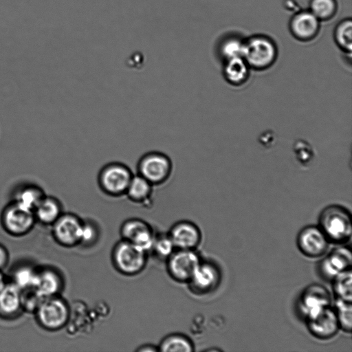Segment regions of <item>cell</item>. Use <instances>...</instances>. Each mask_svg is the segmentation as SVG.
Instances as JSON below:
<instances>
[{
    "label": "cell",
    "mask_w": 352,
    "mask_h": 352,
    "mask_svg": "<svg viewBox=\"0 0 352 352\" xmlns=\"http://www.w3.org/2000/svg\"><path fill=\"white\" fill-rule=\"evenodd\" d=\"M21 291L18 287L9 280L0 291V319L15 320L23 313L21 307Z\"/></svg>",
    "instance_id": "cell-19"
},
{
    "label": "cell",
    "mask_w": 352,
    "mask_h": 352,
    "mask_svg": "<svg viewBox=\"0 0 352 352\" xmlns=\"http://www.w3.org/2000/svg\"><path fill=\"white\" fill-rule=\"evenodd\" d=\"M8 282V275L3 272V270H0V291L4 287Z\"/></svg>",
    "instance_id": "cell-35"
},
{
    "label": "cell",
    "mask_w": 352,
    "mask_h": 352,
    "mask_svg": "<svg viewBox=\"0 0 352 352\" xmlns=\"http://www.w3.org/2000/svg\"><path fill=\"white\" fill-rule=\"evenodd\" d=\"M38 325L43 329L54 332L65 327L70 307L60 295L45 298L33 314Z\"/></svg>",
    "instance_id": "cell-3"
},
{
    "label": "cell",
    "mask_w": 352,
    "mask_h": 352,
    "mask_svg": "<svg viewBox=\"0 0 352 352\" xmlns=\"http://www.w3.org/2000/svg\"><path fill=\"white\" fill-rule=\"evenodd\" d=\"M245 39L236 35H230L221 41L218 53L223 60L243 56Z\"/></svg>",
    "instance_id": "cell-27"
},
{
    "label": "cell",
    "mask_w": 352,
    "mask_h": 352,
    "mask_svg": "<svg viewBox=\"0 0 352 352\" xmlns=\"http://www.w3.org/2000/svg\"><path fill=\"white\" fill-rule=\"evenodd\" d=\"M320 22L309 9L297 10L289 21V29L298 41H311L319 34Z\"/></svg>",
    "instance_id": "cell-14"
},
{
    "label": "cell",
    "mask_w": 352,
    "mask_h": 352,
    "mask_svg": "<svg viewBox=\"0 0 352 352\" xmlns=\"http://www.w3.org/2000/svg\"><path fill=\"white\" fill-rule=\"evenodd\" d=\"M168 236L177 249L195 250L201 240L200 230L190 221H180L174 225Z\"/></svg>",
    "instance_id": "cell-18"
},
{
    "label": "cell",
    "mask_w": 352,
    "mask_h": 352,
    "mask_svg": "<svg viewBox=\"0 0 352 352\" xmlns=\"http://www.w3.org/2000/svg\"><path fill=\"white\" fill-rule=\"evenodd\" d=\"M138 174L151 184L160 185L166 182L171 175L173 162L165 153L152 151L144 153L137 164Z\"/></svg>",
    "instance_id": "cell-6"
},
{
    "label": "cell",
    "mask_w": 352,
    "mask_h": 352,
    "mask_svg": "<svg viewBox=\"0 0 352 352\" xmlns=\"http://www.w3.org/2000/svg\"><path fill=\"white\" fill-rule=\"evenodd\" d=\"M45 195L44 190L39 185L32 182H23L14 188L11 201L33 211Z\"/></svg>",
    "instance_id": "cell-22"
},
{
    "label": "cell",
    "mask_w": 352,
    "mask_h": 352,
    "mask_svg": "<svg viewBox=\"0 0 352 352\" xmlns=\"http://www.w3.org/2000/svg\"><path fill=\"white\" fill-rule=\"evenodd\" d=\"M158 351V347L155 348V346L152 345H144L141 348L138 349V351Z\"/></svg>",
    "instance_id": "cell-36"
},
{
    "label": "cell",
    "mask_w": 352,
    "mask_h": 352,
    "mask_svg": "<svg viewBox=\"0 0 352 352\" xmlns=\"http://www.w3.org/2000/svg\"><path fill=\"white\" fill-rule=\"evenodd\" d=\"M318 227L330 243L342 244L348 242L352 235L351 213L342 206L329 205L320 213Z\"/></svg>",
    "instance_id": "cell-1"
},
{
    "label": "cell",
    "mask_w": 352,
    "mask_h": 352,
    "mask_svg": "<svg viewBox=\"0 0 352 352\" xmlns=\"http://www.w3.org/2000/svg\"><path fill=\"white\" fill-rule=\"evenodd\" d=\"M44 298L34 287L21 291V301L23 312L34 314Z\"/></svg>",
    "instance_id": "cell-31"
},
{
    "label": "cell",
    "mask_w": 352,
    "mask_h": 352,
    "mask_svg": "<svg viewBox=\"0 0 352 352\" xmlns=\"http://www.w3.org/2000/svg\"><path fill=\"white\" fill-rule=\"evenodd\" d=\"M278 53L276 43L267 35L254 34L245 39L243 57L251 69H268L275 63Z\"/></svg>",
    "instance_id": "cell-2"
},
{
    "label": "cell",
    "mask_w": 352,
    "mask_h": 352,
    "mask_svg": "<svg viewBox=\"0 0 352 352\" xmlns=\"http://www.w3.org/2000/svg\"><path fill=\"white\" fill-rule=\"evenodd\" d=\"M305 320L309 333L319 340L331 339L340 329L335 310L330 306L307 316Z\"/></svg>",
    "instance_id": "cell-10"
},
{
    "label": "cell",
    "mask_w": 352,
    "mask_h": 352,
    "mask_svg": "<svg viewBox=\"0 0 352 352\" xmlns=\"http://www.w3.org/2000/svg\"><path fill=\"white\" fill-rule=\"evenodd\" d=\"M352 253L347 246L334 248L319 263V273L325 280L331 281L338 274L351 269Z\"/></svg>",
    "instance_id": "cell-15"
},
{
    "label": "cell",
    "mask_w": 352,
    "mask_h": 352,
    "mask_svg": "<svg viewBox=\"0 0 352 352\" xmlns=\"http://www.w3.org/2000/svg\"><path fill=\"white\" fill-rule=\"evenodd\" d=\"M329 241L318 226H308L302 228L296 238L300 252L307 257L319 258L327 251Z\"/></svg>",
    "instance_id": "cell-11"
},
{
    "label": "cell",
    "mask_w": 352,
    "mask_h": 352,
    "mask_svg": "<svg viewBox=\"0 0 352 352\" xmlns=\"http://www.w3.org/2000/svg\"><path fill=\"white\" fill-rule=\"evenodd\" d=\"M335 312L338 318L340 329L350 333L352 325L351 302L336 298Z\"/></svg>",
    "instance_id": "cell-30"
},
{
    "label": "cell",
    "mask_w": 352,
    "mask_h": 352,
    "mask_svg": "<svg viewBox=\"0 0 352 352\" xmlns=\"http://www.w3.org/2000/svg\"><path fill=\"white\" fill-rule=\"evenodd\" d=\"M200 262L195 250L177 249L167 258V269L174 280L188 283Z\"/></svg>",
    "instance_id": "cell-9"
},
{
    "label": "cell",
    "mask_w": 352,
    "mask_h": 352,
    "mask_svg": "<svg viewBox=\"0 0 352 352\" xmlns=\"http://www.w3.org/2000/svg\"><path fill=\"white\" fill-rule=\"evenodd\" d=\"M331 301L329 291L321 284L313 283L307 286L302 292L298 307L302 315L307 318L330 306Z\"/></svg>",
    "instance_id": "cell-13"
},
{
    "label": "cell",
    "mask_w": 352,
    "mask_h": 352,
    "mask_svg": "<svg viewBox=\"0 0 352 352\" xmlns=\"http://www.w3.org/2000/svg\"><path fill=\"white\" fill-rule=\"evenodd\" d=\"M63 212L61 201L46 194L33 210L36 223L45 226H51Z\"/></svg>",
    "instance_id": "cell-20"
},
{
    "label": "cell",
    "mask_w": 352,
    "mask_h": 352,
    "mask_svg": "<svg viewBox=\"0 0 352 352\" xmlns=\"http://www.w3.org/2000/svg\"><path fill=\"white\" fill-rule=\"evenodd\" d=\"M65 280L59 270L52 265L37 266L34 287L44 298L60 295Z\"/></svg>",
    "instance_id": "cell-16"
},
{
    "label": "cell",
    "mask_w": 352,
    "mask_h": 352,
    "mask_svg": "<svg viewBox=\"0 0 352 352\" xmlns=\"http://www.w3.org/2000/svg\"><path fill=\"white\" fill-rule=\"evenodd\" d=\"M333 290L337 299L351 302L352 300V274L351 269L342 272L331 280Z\"/></svg>",
    "instance_id": "cell-28"
},
{
    "label": "cell",
    "mask_w": 352,
    "mask_h": 352,
    "mask_svg": "<svg viewBox=\"0 0 352 352\" xmlns=\"http://www.w3.org/2000/svg\"><path fill=\"white\" fill-rule=\"evenodd\" d=\"M0 223L8 235L22 237L33 230L36 221L32 210L10 201L1 210Z\"/></svg>",
    "instance_id": "cell-5"
},
{
    "label": "cell",
    "mask_w": 352,
    "mask_h": 352,
    "mask_svg": "<svg viewBox=\"0 0 352 352\" xmlns=\"http://www.w3.org/2000/svg\"><path fill=\"white\" fill-rule=\"evenodd\" d=\"M37 266L30 263H20L14 265L9 274L8 280L21 290L33 287Z\"/></svg>",
    "instance_id": "cell-23"
},
{
    "label": "cell",
    "mask_w": 352,
    "mask_h": 352,
    "mask_svg": "<svg viewBox=\"0 0 352 352\" xmlns=\"http://www.w3.org/2000/svg\"><path fill=\"white\" fill-rule=\"evenodd\" d=\"M112 258L116 268L122 274L140 273L146 262V252L133 243L122 240L113 248Z\"/></svg>",
    "instance_id": "cell-7"
},
{
    "label": "cell",
    "mask_w": 352,
    "mask_h": 352,
    "mask_svg": "<svg viewBox=\"0 0 352 352\" xmlns=\"http://www.w3.org/2000/svg\"><path fill=\"white\" fill-rule=\"evenodd\" d=\"M175 248L168 234L155 236L151 250L160 258H168Z\"/></svg>",
    "instance_id": "cell-32"
},
{
    "label": "cell",
    "mask_w": 352,
    "mask_h": 352,
    "mask_svg": "<svg viewBox=\"0 0 352 352\" xmlns=\"http://www.w3.org/2000/svg\"><path fill=\"white\" fill-rule=\"evenodd\" d=\"M133 174L130 168L120 162H111L99 170L97 182L100 189L111 197L125 195Z\"/></svg>",
    "instance_id": "cell-4"
},
{
    "label": "cell",
    "mask_w": 352,
    "mask_h": 352,
    "mask_svg": "<svg viewBox=\"0 0 352 352\" xmlns=\"http://www.w3.org/2000/svg\"><path fill=\"white\" fill-rule=\"evenodd\" d=\"M82 221L74 214L63 212L51 226L53 239L58 245L70 248L79 245Z\"/></svg>",
    "instance_id": "cell-8"
},
{
    "label": "cell",
    "mask_w": 352,
    "mask_h": 352,
    "mask_svg": "<svg viewBox=\"0 0 352 352\" xmlns=\"http://www.w3.org/2000/svg\"><path fill=\"white\" fill-rule=\"evenodd\" d=\"M251 68L243 56L223 60L222 73L227 83L241 87L249 80Z\"/></svg>",
    "instance_id": "cell-21"
},
{
    "label": "cell",
    "mask_w": 352,
    "mask_h": 352,
    "mask_svg": "<svg viewBox=\"0 0 352 352\" xmlns=\"http://www.w3.org/2000/svg\"><path fill=\"white\" fill-rule=\"evenodd\" d=\"M98 239V226L89 221H82L79 245L91 246L97 241Z\"/></svg>",
    "instance_id": "cell-33"
},
{
    "label": "cell",
    "mask_w": 352,
    "mask_h": 352,
    "mask_svg": "<svg viewBox=\"0 0 352 352\" xmlns=\"http://www.w3.org/2000/svg\"><path fill=\"white\" fill-rule=\"evenodd\" d=\"M221 279V271L217 265L201 261L188 283L193 293L205 295L214 292L219 285Z\"/></svg>",
    "instance_id": "cell-12"
},
{
    "label": "cell",
    "mask_w": 352,
    "mask_h": 352,
    "mask_svg": "<svg viewBox=\"0 0 352 352\" xmlns=\"http://www.w3.org/2000/svg\"><path fill=\"white\" fill-rule=\"evenodd\" d=\"M309 10L320 21L331 19L338 11L336 0H310Z\"/></svg>",
    "instance_id": "cell-29"
},
{
    "label": "cell",
    "mask_w": 352,
    "mask_h": 352,
    "mask_svg": "<svg viewBox=\"0 0 352 352\" xmlns=\"http://www.w3.org/2000/svg\"><path fill=\"white\" fill-rule=\"evenodd\" d=\"M153 185L139 174L133 175L125 195L133 201L142 203L151 197Z\"/></svg>",
    "instance_id": "cell-24"
},
{
    "label": "cell",
    "mask_w": 352,
    "mask_h": 352,
    "mask_svg": "<svg viewBox=\"0 0 352 352\" xmlns=\"http://www.w3.org/2000/svg\"><path fill=\"white\" fill-rule=\"evenodd\" d=\"M333 38L336 45L346 54L352 51V20L346 18L340 21L335 27Z\"/></svg>",
    "instance_id": "cell-25"
},
{
    "label": "cell",
    "mask_w": 352,
    "mask_h": 352,
    "mask_svg": "<svg viewBox=\"0 0 352 352\" xmlns=\"http://www.w3.org/2000/svg\"><path fill=\"white\" fill-rule=\"evenodd\" d=\"M123 240L128 241L146 253L151 250L155 235L151 228L138 219L126 221L121 227Z\"/></svg>",
    "instance_id": "cell-17"
},
{
    "label": "cell",
    "mask_w": 352,
    "mask_h": 352,
    "mask_svg": "<svg viewBox=\"0 0 352 352\" xmlns=\"http://www.w3.org/2000/svg\"><path fill=\"white\" fill-rule=\"evenodd\" d=\"M194 350L192 341L181 334H171L165 337L158 346L163 352H191Z\"/></svg>",
    "instance_id": "cell-26"
},
{
    "label": "cell",
    "mask_w": 352,
    "mask_h": 352,
    "mask_svg": "<svg viewBox=\"0 0 352 352\" xmlns=\"http://www.w3.org/2000/svg\"><path fill=\"white\" fill-rule=\"evenodd\" d=\"M10 254L6 247L0 243V270H3L8 265Z\"/></svg>",
    "instance_id": "cell-34"
}]
</instances>
